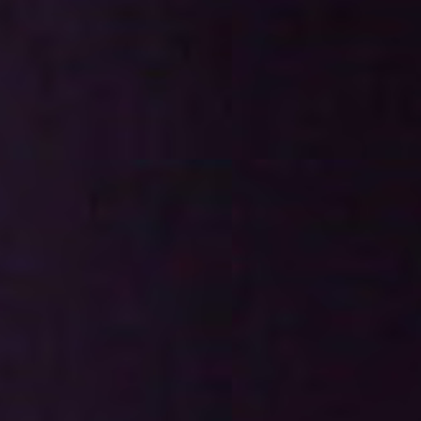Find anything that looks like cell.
Here are the masks:
<instances>
[{
	"label": "cell",
	"instance_id": "6da1fadb",
	"mask_svg": "<svg viewBox=\"0 0 421 421\" xmlns=\"http://www.w3.org/2000/svg\"><path fill=\"white\" fill-rule=\"evenodd\" d=\"M357 17H359V10L352 3H334L327 10V20L334 28L352 25Z\"/></svg>",
	"mask_w": 421,
	"mask_h": 421
},
{
	"label": "cell",
	"instance_id": "7a4b0ae2",
	"mask_svg": "<svg viewBox=\"0 0 421 421\" xmlns=\"http://www.w3.org/2000/svg\"><path fill=\"white\" fill-rule=\"evenodd\" d=\"M372 112L379 119L385 112V89L382 86L377 87V91H374V94H372Z\"/></svg>",
	"mask_w": 421,
	"mask_h": 421
},
{
	"label": "cell",
	"instance_id": "3957f363",
	"mask_svg": "<svg viewBox=\"0 0 421 421\" xmlns=\"http://www.w3.org/2000/svg\"><path fill=\"white\" fill-rule=\"evenodd\" d=\"M382 334L385 337H390V339H396V337H401L405 334V327L400 326L398 322H388V324L384 326Z\"/></svg>",
	"mask_w": 421,
	"mask_h": 421
},
{
	"label": "cell",
	"instance_id": "277c9868",
	"mask_svg": "<svg viewBox=\"0 0 421 421\" xmlns=\"http://www.w3.org/2000/svg\"><path fill=\"white\" fill-rule=\"evenodd\" d=\"M359 253H360V255L370 257V255H375V253H379V248H377V247H372V246H365V247H360Z\"/></svg>",
	"mask_w": 421,
	"mask_h": 421
}]
</instances>
